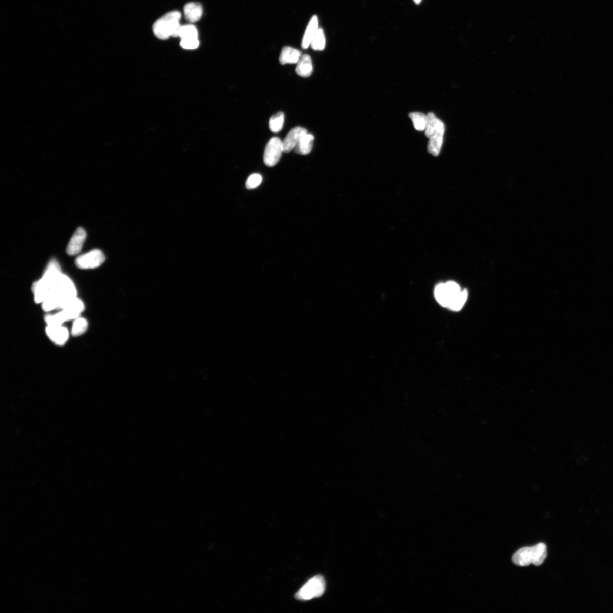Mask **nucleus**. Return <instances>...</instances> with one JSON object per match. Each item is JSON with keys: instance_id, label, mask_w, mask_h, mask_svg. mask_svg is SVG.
Here are the masks:
<instances>
[{"instance_id": "16", "label": "nucleus", "mask_w": 613, "mask_h": 613, "mask_svg": "<svg viewBox=\"0 0 613 613\" xmlns=\"http://www.w3.org/2000/svg\"><path fill=\"white\" fill-rule=\"evenodd\" d=\"M314 139L315 137L312 134L308 132L304 134L300 142L294 149V151L301 155H307L312 151Z\"/></svg>"}, {"instance_id": "15", "label": "nucleus", "mask_w": 613, "mask_h": 613, "mask_svg": "<svg viewBox=\"0 0 613 613\" xmlns=\"http://www.w3.org/2000/svg\"><path fill=\"white\" fill-rule=\"evenodd\" d=\"M301 56L302 52L298 49L286 46L282 49L280 56V62L282 65L297 64Z\"/></svg>"}, {"instance_id": "7", "label": "nucleus", "mask_w": 613, "mask_h": 613, "mask_svg": "<svg viewBox=\"0 0 613 613\" xmlns=\"http://www.w3.org/2000/svg\"><path fill=\"white\" fill-rule=\"evenodd\" d=\"M283 152V143L280 138L273 137L266 144L263 154V161L268 167H273L280 161Z\"/></svg>"}, {"instance_id": "9", "label": "nucleus", "mask_w": 613, "mask_h": 613, "mask_svg": "<svg viewBox=\"0 0 613 613\" xmlns=\"http://www.w3.org/2000/svg\"><path fill=\"white\" fill-rule=\"evenodd\" d=\"M46 332L47 336L55 344L59 346L66 344L69 337L68 329L63 325L47 326Z\"/></svg>"}, {"instance_id": "5", "label": "nucleus", "mask_w": 613, "mask_h": 613, "mask_svg": "<svg viewBox=\"0 0 613 613\" xmlns=\"http://www.w3.org/2000/svg\"><path fill=\"white\" fill-rule=\"evenodd\" d=\"M326 590V581L320 575L313 577L308 581L295 595L297 600H310L323 595Z\"/></svg>"}, {"instance_id": "6", "label": "nucleus", "mask_w": 613, "mask_h": 613, "mask_svg": "<svg viewBox=\"0 0 613 613\" xmlns=\"http://www.w3.org/2000/svg\"><path fill=\"white\" fill-rule=\"evenodd\" d=\"M427 118L425 133L426 137L430 139L429 142L438 145H443V138L445 133V124L433 113H429Z\"/></svg>"}, {"instance_id": "25", "label": "nucleus", "mask_w": 613, "mask_h": 613, "mask_svg": "<svg viewBox=\"0 0 613 613\" xmlns=\"http://www.w3.org/2000/svg\"><path fill=\"white\" fill-rule=\"evenodd\" d=\"M180 44L183 49L192 50V49H197L199 47V42L198 38L182 39Z\"/></svg>"}, {"instance_id": "2", "label": "nucleus", "mask_w": 613, "mask_h": 613, "mask_svg": "<svg viewBox=\"0 0 613 613\" xmlns=\"http://www.w3.org/2000/svg\"><path fill=\"white\" fill-rule=\"evenodd\" d=\"M62 273L61 268L56 261L52 260L44 273L41 280L35 282L33 286L34 301L37 303H42L49 295L51 288Z\"/></svg>"}, {"instance_id": "13", "label": "nucleus", "mask_w": 613, "mask_h": 613, "mask_svg": "<svg viewBox=\"0 0 613 613\" xmlns=\"http://www.w3.org/2000/svg\"><path fill=\"white\" fill-rule=\"evenodd\" d=\"M296 72L302 77H310L313 72V64L311 58L308 54L302 55L297 63Z\"/></svg>"}, {"instance_id": "3", "label": "nucleus", "mask_w": 613, "mask_h": 613, "mask_svg": "<svg viewBox=\"0 0 613 613\" xmlns=\"http://www.w3.org/2000/svg\"><path fill=\"white\" fill-rule=\"evenodd\" d=\"M547 557V547L543 543L531 547H525L518 550L512 556V562L515 565L525 567L533 564L540 566Z\"/></svg>"}, {"instance_id": "26", "label": "nucleus", "mask_w": 613, "mask_h": 613, "mask_svg": "<svg viewBox=\"0 0 613 613\" xmlns=\"http://www.w3.org/2000/svg\"><path fill=\"white\" fill-rule=\"evenodd\" d=\"M414 1H415V2L416 3H417V4H418V3H420L421 2V0H414Z\"/></svg>"}, {"instance_id": "21", "label": "nucleus", "mask_w": 613, "mask_h": 613, "mask_svg": "<svg viewBox=\"0 0 613 613\" xmlns=\"http://www.w3.org/2000/svg\"><path fill=\"white\" fill-rule=\"evenodd\" d=\"M313 50L323 51L326 47V38L323 29L319 28L311 44Z\"/></svg>"}, {"instance_id": "19", "label": "nucleus", "mask_w": 613, "mask_h": 613, "mask_svg": "<svg viewBox=\"0 0 613 613\" xmlns=\"http://www.w3.org/2000/svg\"><path fill=\"white\" fill-rule=\"evenodd\" d=\"M284 121H285L284 113L281 112L277 113L270 118L269 123V129L274 133L280 132L283 128Z\"/></svg>"}, {"instance_id": "14", "label": "nucleus", "mask_w": 613, "mask_h": 613, "mask_svg": "<svg viewBox=\"0 0 613 613\" xmlns=\"http://www.w3.org/2000/svg\"><path fill=\"white\" fill-rule=\"evenodd\" d=\"M183 11L187 21L191 23H195L201 18L203 8L201 4L189 3L184 7Z\"/></svg>"}, {"instance_id": "11", "label": "nucleus", "mask_w": 613, "mask_h": 613, "mask_svg": "<svg viewBox=\"0 0 613 613\" xmlns=\"http://www.w3.org/2000/svg\"><path fill=\"white\" fill-rule=\"evenodd\" d=\"M87 234L83 228H78L73 234L68 244L66 251L68 255L74 256L82 251L84 243L86 241Z\"/></svg>"}, {"instance_id": "23", "label": "nucleus", "mask_w": 613, "mask_h": 613, "mask_svg": "<svg viewBox=\"0 0 613 613\" xmlns=\"http://www.w3.org/2000/svg\"><path fill=\"white\" fill-rule=\"evenodd\" d=\"M467 296L468 292L466 290L462 291L460 295L451 303L448 308L453 311H460L463 306H464L467 299Z\"/></svg>"}, {"instance_id": "12", "label": "nucleus", "mask_w": 613, "mask_h": 613, "mask_svg": "<svg viewBox=\"0 0 613 613\" xmlns=\"http://www.w3.org/2000/svg\"><path fill=\"white\" fill-rule=\"evenodd\" d=\"M318 28H318V17L316 16H313L310 19V22H309L302 39V48L303 49H306L311 46L312 40L314 37H315Z\"/></svg>"}, {"instance_id": "4", "label": "nucleus", "mask_w": 613, "mask_h": 613, "mask_svg": "<svg viewBox=\"0 0 613 613\" xmlns=\"http://www.w3.org/2000/svg\"><path fill=\"white\" fill-rule=\"evenodd\" d=\"M181 18V14L178 11H173L164 15L154 24L153 31L154 35L163 40L170 37H178L181 26L179 24Z\"/></svg>"}, {"instance_id": "22", "label": "nucleus", "mask_w": 613, "mask_h": 613, "mask_svg": "<svg viewBox=\"0 0 613 613\" xmlns=\"http://www.w3.org/2000/svg\"><path fill=\"white\" fill-rule=\"evenodd\" d=\"M198 34L197 28L192 25V24H188L185 26H181L179 32V37L182 39H196L198 38Z\"/></svg>"}, {"instance_id": "20", "label": "nucleus", "mask_w": 613, "mask_h": 613, "mask_svg": "<svg viewBox=\"0 0 613 613\" xmlns=\"http://www.w3.org/2000/svg\"><path fill=\"white\" fill-rule=\"evenodd\" d=\"M88 327V323L86 318L79 317L74 320L71 333L73 336H79L86 332Z\"/></svg>"}, {"instance_id": "24", "label": "nucleus", "mask_w": 613, "mask_h": 613, "mask_svg": "<svg viewBox=\"0 0 613 613\" xmlns=\"http://www.w3.org/2000/svg\"><path fill=\"white\" fill-rule=\"evenodd\" d=\"M262 181V177L260 174H253L247 179L246 186L249 189L256 188L261 185Z\"/></svg>"}, {"instance_id": "8", "label": "nucleus", "mask_w": 613, "mask_h": 613, "mask_svg": "<svg viewBox=\"0 0 613 613\" xmlns=\"http://www.w3.org/2000/svg\"><path fill=\"white\" fill-rule=\"evenodd\" d=\"M105 261V256L99 249H94L78 256L76 260V266L82 269H91L100 266Z\"/></svg>"}, {"instance_id": "10", "label": "nucleus", "mask_w": 613, "mask_h": 613, "mask_svg": "<svg viewBox=\"0 0 613 613\" xmlns=\"http://www.w3.org/2000/svg\"><path fill=\"white\" fill-rule=\"evenodd\" d=\"M307 132L306 129L302 127H297L292 128L282 141L283 152L290 153L294 150L303 135Z\"/></svg>"}, {"instance_id": "1", "label": "nucleus", "mask_w": 613, "mask_h": 613, "mask_svg": "<svg viewBox=\"0 0 613 613\" xmlns=\"http://www.w3.org/2000/svg\"><path fill=\"white\" fill-rule=\"evenodd\" d=\"M77 295V289L73 281L62 273L55 282L46 300L42 303L43 310L45 312L62 310Z\"/></svg>"}, {"instance_id": "17", "label": "nucleus", "mask_w": 613, "mask_h": 613, "mask_svg": "<svg viewBox=\"0 0 613 613\" xmlns=\"http://www.w3.org/2000/svg\"><path fill=\"white\" fill-rule=\"evenodd\" d=\"M409 117L411 119L413 126L417 131L425 130L428 122L427 115L420 112H412L409 114Z\"/></svg>"}, {"instance_id": "18", "label": "nucleus", "mask_w": 613, "mask_h": 613, "mask_svg": "<svg viewBox=\"0 0 613 613\" xmlns=\"http://www.w3.org/2000/svg\"><path fill=\"white\" fill-rule=\"evenodd\" d=\"M435 295L436 300L442 306L448 307L450 304V297L445 283L440 284L436 287Z\"/></svg>"}]
</instances>
